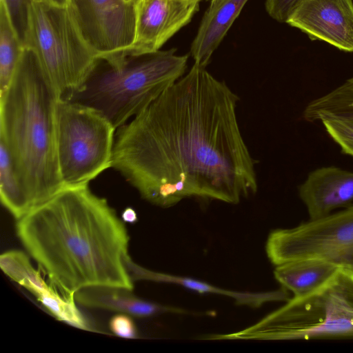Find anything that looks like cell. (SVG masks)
<instances>
[{"label": "cell", "instance_id": "cell-30", "mask_svg": "<svg viewBox=\"0 0 353 353\" xmlns=\"http://www.w3.org/2000/svg\"><path fill=\"white\" fill-rule=\"evenodd\" d=\"M208 1H210V0H208Z\"/></svg>", "mask_w": 353, "mask_h": 353}, {"label": "cell", "instance_id": "cell-21", "mask_svg": "<svg viewBox=\"0 0 353 353\" xmlns=\"http://www.w3.org/2000/svg\"><path fill=\"white\" fill-rule=\"evenodd\" d=\"M37 299L57 320L75 327L90 330L83 314L78 310L74 296H65L52 285L36 296Z\"/></svg>", "mask_w": 353, "mask_h": 353}, {"label": "cell", "instance_id": "cell-8", "mask_svg": "<svg viewBox=\"0 0 353 353\" xmlns=\"http://www.w3.org/2000/svg\"><path fill=\"white\" fill-rule=\"evenodd\" d=\"M265 250L275 266L312 258L353 271V204L291 228L272 231Z\"/></svg>", "mask_w": 353, "mask_h": 353}, {"label": "cell", "instance_id": "cell-11", "mask_svg": "<svg viewBox=\"0 0 353 353\" xmlns=\"http://www.w3.org/2000/svg\"><path fill=\"white\" fill-rule=\"evenodd\" d=\"M286 23L312 40L353 52L352 0H303Z\"/></svg>", "mask_w": 353, "mask_h": 353}, {"label": "cell", "instance_id": "cell-6", "mask_svg": "<svg viewBox=\"0 0 353 353\" xmlns=\"http://www.w3.org/2000/svg\"><path fill=\"white\" fill-rule=\"evenodd\" d=\"M339 271L313 292L293 296L255 325L214 340H310L353 338V301L346 294Z\"/></svg>", "mask_w": 353, "mask_h": 353}, {"label": "cell", "instance_id": "cell-17", "mask_svg": "<svg viewBox=\"0 0 353 353\" xmlns=\"http://www.w3.org/2000/svg\"><path fill=\"white\" fill-rule=\"evenodd\" d=\"M303 117L308 122L337 119L353 121V76L305 106Z\"/></svg>", "mask_w": 353, "mask_h": 353}, {"label": "cell", "instance_id": "cell-25", "mask_svg": "<svg viewBox=\"0 0 353 353\" xmlns=\"http://www.w3.org/2000/svg\"><path fill=\"white\" fill-rule=\"evenodd\" d=\"M110 331L116 336L125 339L137 337L136 325L127 314L120 313L113 316L109 322Z\"/></svg>", "mask_w": 353, "mask_h": 353}, {"label": "cell", "instance_id": "cell-16", "mask_svg": "<svg viewBox=\"0 0 353 353\" xmlns=\"http://www.w3.org/2000/svg\"><path fill=\"white\" fill-rule=\"evenodd\" d=\"M130 274L134 281L135 280L144 279L157 282L175 283L200 294L212 293L228 296L234 299L236 303L246 305L252 307H260L263 303L268 301H287L290 299L288 291L283 288L277 291L263 293L230 291L215 287L197 279L150 271L134 263L130 268Z\"/></svg>", "mask_w": 353, "mask_h": 353}, {"label": "cell", "instance_id": "cell-10", "mask_svg": "<svg viewBox=\"0 0 353 353\" xmlns=\"http://www.w3.org/2000/svg\"><path fill=\"white\" fill-rule=\"evenodd\" d=\"M199 3L184 0H137L134 39L125 53L139 55L160 50L191 21Z\"/></svg>", "mask_w": 353, "mask_h": 353}, {"label": "cell", "instance_id": "cell-29", "mask_svg": "<svg viewBox=\"0 0 353 353\" xmlns=\"http://www.w3.org/2000/svg\"><path fill=\"white\" fill-rule=\"evenodd\" d=\"M184 1H193V2H198V3H199L201 0H184Z\"/></svg>", "mask_w": 353, "mask_h": 353}, {"label": "cell", "instance_id": "cell-24", "mask_svg": "<svg viewBox=\"0 0 353 353\" xmlns=\"http://www.w3.org/2000/svg\"><path fill=\"white\" fill-rule=\"evenodd\" d=\"M303 0H266L268 14L276 21L286 23L287 20Z\"/></svg>", "mask_w": 353, "mask_h": 353}, {"label": "cell", "instance_id": "cell-27", "mask_svg": "<svg viewBox=\"0 0 353 353\" xmlns=\"http://www.w3.org/2000/svg\"><path fill=\"white\" fill-rule=\"evenodd\" d=\"M121 219L123 222L134 223L138 221L137 212L131 207H127L121 213Z\"/></svg>", "mask_w": 353, "mask_h": 353}, {"label": "cell", "instance_id": "cell-15", "mask_svg": "<svg viewBox=\"0 0 353 353\" xmlns=\"http://www.w3.org/2000/svg\"><path fill=\"white\" fill-rule=\"evenodd\" d=\"M342 268L319 259H303L276 265L274 275L293 296L307 295L324 285Z\"/></svg>", "mask_w": 353, "mask_h": 353}, {"label": "cell", "instance_id": "cell-3", "mask_svg": "<svg viewBox=\"0 0 353 353\" xmlns=\"http://www.w3.org/2000/svg\"><path fill=\"white\" fill-rule=\"evenodd\" d=\"M59 100L34 52L24 46L12 79L0 95V141L32 210L65 188L57 155Z\"/></svg>", "mask_w": 353, "mask_h": 353}, {"label": "cell", "instance_id": "cell-28", "mask_svg": "<svg viewBox=\"0 0 353 353\" xmlns=\"http://www.w3.org/2000/svg\"><path fill=\"white\" fill-rule=\"evenodd\" d=\"M49 1H50L51 2H52L54 3L59 4V5L67 4L69 3V0H49Z\"/></svg>", "mask_w": 353, "mask_h": 353}, {"label": "cell", "instance_id": "cell-13", "mask_svg": "<svg viewBox=\"0 0 353 353\" xmlns=\"http://www.w3.org/2000/svg\"><path fill=\"white\" fill-rule=\"evenodd\" d=\"M210 1L190 48L194 63L203 67L208 64L212 53L248 0Z\"/></svg>", "mask_w": 353, "mask_h": 353}, {"label": "cell", "instance_id": "cell-7", "mask_svg": "<svg viewBox=\"0 0 353 353\" xmlns=\"http://www.w3.org/2000/svg\"><path fill=\"white\" fill-rule=\"evenodd\" d=\"M117 129L100 111L59 99L57 107V155L65 187L88 185L112 168Z\"/></svg>", "mask_w": 353, "mask_h": 353}, {"label": "cell", "instance_id": "cell-2", "mask_svg": "<svg viewBox=\"0 0 353 353\" xmlns=\"http://www.w3.org/2000/svg\"><path fill=\"white\" fill-rule=\"evenodd\" d=\"M16 233L50 284L65 296L90 286L133 290L124 222L88 185L65 187L17 220Z\"/></svg>", "mask_w": 353, "mask_h": 353}, {"label": "cell", "instance_id": "cell-9", "mask_svg": "<svg viewBox=\"0 0 353 353\" xmlns=\"http://www.w3.org/2000/svg\"><path fill=\"white\" fill-rule=\"evenodd\" d=\"M137 0H69L85 39L108 59L123 54L135 36Z\"/></svg>", "mask_w": 353, "mask_h": 353}, {"label": "cell", "instance_id": "cell-14", "mask_svg": "<svg viewBox=\"0 0 353 353\" xmlns=\"http://www.w3.org/2000/svg\"><path fill=\"white\" fill-rule=\"evenodd\" d=\"M132 290L113 286H90L74 294L76 302L93 308H100L127 314L136 317H149L171 312L185 313L179 308L155 304L134 296Z\"/></svg>", "mask_w": 353, "mask_h": 353}, {"label": "cell", "instance_id": "cell-22", "mask_svg": "<svg viewBox=\"0 0 353 353\" xmlns=\"http://www.w3.org/2000/svg\"><path fill=\"white\" fill-rule=\"evenodd\" d=\"M321 122L341 152L353 157V121L326 119Z\"/></svg>", "mask_w": 353, "mask_h": 353}, {"label": "cell", "instance_id": "cell-26", "mask_svg": "<svg viewBox=\"0 0 353 353\" xmlns=\"http://www.w3.org/2000/svg\"><path fill=\"white\" fill-rule=\"evenodd\" d=\"M340 280L346 294L353 301V271L342 268Z\"/></svg>", "mask_w": 353, "mask_h": 353}, {"label": "cell", "instance_id": "cell-23", "mask_svg": "<svg viewBox=\"0 0 353 353\" xmlns=\"http://www.w3.org/2000/svg\"><path fill=\"white\" fill-rule=\"evenodd\" d=\"M6 6L10 20L24 46L28 26L29 8L32 0H0Z\"/></svg>", "mask_w": 353, "mask_h": 353}, {"label": "cell", "instance_id": "cell-12", "mask_svg": "<svg viewBox=\"0 0 353 353\" xmlns=\"http://www.w3.org/2000/svg\"><path fill=\"white\" fill-rule=\"evenodd\" d=\"M309 219H317L353 202V172L325 166L310 172L299 186Z\"/></svg>", "mask_w": 353, "mask_h": 353}, {"label": "cell", "instance_id": "cell-4", "mask_svg": "<svg viewBox=\"0 0 353 353\" xmlns=\"http://www.w3.org/2000/svg\"><path fill=\"white\" fill-rule=\"evenodd\" d=\"M188 59L176 54L175 49L99 59L83 87L69 101L100 111L117 129L182 77Z\"/></svg>", "mask_w": 353, "mask_h": 353}, {"label": "cell", "instance_id": "cell-1", "mask_svg": "<svg viewBox=\"0 0 353 353\" xmlns=\"http://www.w3.org/2000/svg\"><path fill=\"white\" fill-rule=\"evenodd\" d=\"M239 101L224 81L194 63L117 129L112 168L159 207L191 197L238 203L258 185L237 120Z\"/></svg>", "mask_w": 353, "mask_h": 353}, {"label": "cell", "instance_id": "cell-5", "mask_svg": "<svg viewBox=\"0 0 353 353\" xmlns=\"http://www.w3.org/2000/svg\"><path fill=\"white\" fill-rule=\"evenodd\" d=\"M24 46L34 52L63 100H69L83 87L99 60L69 3L32 0Z\"/></svg>", "mask_w": 353, "mask_h": 353}, {"label": "cell", "instance_id": "cell-18", "mask_svg": "<svg viewBox=\"0 0 353 353\" xmlns=\"http://www.w3.org/2000/svg\"><path fill=\"white\" fill-rule=\"evenodd\" d=\"M0 198L2 205L19 220L28 214L32 206L10 155L0 141Z\"/></svg>", "mask_w": 353, "mask_h": 353}, {"label": "cell", "instance_id": "cell-20", "mask_svg": "<svg viewBox=\"0 0 353 353\" xmlns=\"http://www.w3.org/2000/svg\"><path fill=\"white\" fill-rule=\"evenodd\" d=\"M0 268L9 278L35 296L51 287L45 281L41 271L33 268L28 255L21 250H11L2 253Z\"/></svg>", "mask_w": 353, "mask_h": 353}, {"label": "cell", "instance_id": "cell-19", "mask_svg": "<svg viewBox=\"0 0 353 353\" xmlns=\"http://www.w3.org/2000/svg\"><path fill=\"white\" fill-rule=\"evenodd\" d=\"M23 48L6 8L0 1V95L6 92L12 79Z\"/></svg>", "mask_w": 353, "mask_h": 353}]
</instances>
